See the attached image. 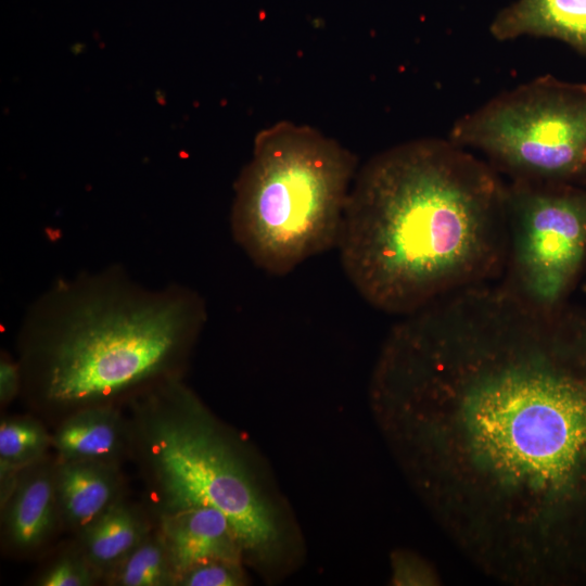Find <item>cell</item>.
Here are the masks:
<instances>
[{"mask_svg":"<svg viewBox=\"0 0 586 586\" xmlns=\"http://www.w3.org/2000/svg\"><path fill=\"white\" fill-rule=\"evenodd\" d=\"M371 395L412 485L459 550L518 586L586 584V305L501 283L403 316Z\"/></svg>","mask_w":586,"mask_h":586,"instance_id":"6da1fadb","label":"cell"},{"mask_svg":"<svg viewBox=\"0 0 586 586\" xmlns=\"http://www.w3.org/2000/svg\"><path fill=\"white\" fill-rule=\"evenodd\" d=\"M336 249L367 303L409 315L501 278L507 186L450 140L396 145L357 170Z\"/></svg>","mask_w":586,"mask_h":586,"instance_id":"7a4b0ae2","label":"cell"},{"mask_svg":"<svg viewBox=\"0 0 586 586\" xmlns=\"http://www.w3.org/2000/svg\"><path fill=\"white\" fill-rule=\"evenodd\" d=\"M205 321L204 301L188 288L152 291L117 270L60 282L23 327L21 393L59 420L117 405L179 378Z\"/></svg>","mask_w":586,"mask_h":586,"instance_id":"3957f363","label":"cell"},{"mask_svg":"<svg viewBox=\"0 0 586 586\" xmlns=\"http://www.w3.org/2000/svg\"><path fill=\"white\" fill-rule=\"evenodd\" d=\"M129 402L130 451L158 515L213 507L228 519L244 557H272L281 528L271 502L238 447L180 378Z\"/></svg>","mask_w":586,"mask_h":586,"instance_id":"277c9868","label":"cell"},{"mask_svg":"<svg viewBox=\"0 0 586 586\" xmlns=\"http://www.w3.org/2000/svg\"><path fill=\"white\" fill-rule=\"evenodd\" d=\"M357 170L351 152L313 128L281 123L265 129L237 180L235 242L275 276L336 249Z\"/></svg>","mask_w":586,"mask_h":586,"instance_id":"5b68a950","label":"cell"},{"mask_svg":"<svg viewBox=\"0 0 586 586\" xmlns=\"http://www.w3.org/2000/svg\"><path fill=\"white\" fill-rule=\"evenodd\" d=\"M449 140L482 151L512 180L586 178V85L543 76L461 117Z\"/></svg>","mask_w":586,"mask_h":586,"instance_id":"8992f818","label":"cell"},{"mask_svg":"<svg viewBox=\"0 0 586 586\" xmlns=\"http://www.w3.org/2000/svg\"><path fill=\"white\" fill-rule=\"evenodd\" d=\"M507 217V259L498 282L539 308L570 302L586 270V189L512 180Z\"/></svg>","mask_w":586,"mask_h":586,"instance_id":"52a82bcc","label":"cell"},{"mask_svg":"<svg viewBox=\"0 0 586 586\" xmlns=\"http://www.w3.org/2000/svg\"><path fill=\"white\" fill-rule=\"evenodd\" d=\"M160 532L175 579L205 562L221 560L242 563L244 558L228 519L213 507H192L161 514Z\"/></svg>","mask_w":586,"mask_h":586,"instance_id":"ba28073f","label":"cell"},{"mask_svg":"<svg viewBox=\"0 0 586 586\" xmlns=\"http://www.w3.org/2000/svg\"><path fill=\"white\" fill-rule=\"evenodd\" d=\"M55 466L56 461L42 458L23 468L1 500L4 502V538L13 550L29 552L40 547L60 521Z\"/></svg>","mask_w":586,"mask_h":586,"instance_id":"9c48e42d","label":"cell"},{"mask_svg":"<svg viewBox=\"0 0 586 586\" xmlns=\"http://www.w3.org/2000/svg\"><path fill=\"white\" fill-rule=\"evenodd\" d=\"M117 469V463L56 460L59 517L65 527L79 534L119 499Z\"/></svg>","mask_w":586,"mask_h":586,"instance_id":"30bf717a","label":"cell"},{"mask_svg":"<svg viewBox=\"0 0 586 586\" xmlns=\"http://www.w3.org/2000/svg\"><path fill=\"white\" fill-rule=\"evenodd\" d=\"M58 461L88 460L117 463L130 451L128 419L117 405L79 409L62 420L52 434Z\"/></svg>","mask_w":586,"mask_h":586,"instance_id":"8fae6325","label":"cell"},{"mask_svg":"<svg viewBox=\"0 0 586 586\" xmlns=\"http://www.w3.org/2000/svg\"><path fill=\"white\" fill-rule=\"evenodd\" d=\"M489 29L502 41L524 35L558 39L586 56V0H518Z\"/></svg>","mask_w":586,"mask_h":586,"instance_id":"7c38bea8","label":"cell"},{"mask_svg":"<svg viewBox=\"0 0 586 586\" xmlns=\"http://www.w3.org/2000/svg\"><path fill=\"white\" fill-rule=\"evenodd\" d=\"M149 533L141 513L118 499L78 534L80 553L94 573L106 574Z\"/></svg>","mask_w":586,"mask_h":586,"instance_id":"4fadbf2b","label":"cell"},{"mask_svg":"<svg viewBox=\"0 0 586 586\" xmlns=\"http://www.w3.org/2000/svg\"><path fill=\"white\" fill-rule=\"evenodd\" d=\"M52 446V435L30 417H10L0 423V475L4 483L14 482L23 468L44 458Z\"/></svg>","mask_w":586,"mask_h":586,"instance_id":"5bb4252c","label":"cell"},{"mask_svg":"<svg viewBox=\"0 0 586 586\" xmlns=\"http://www.w3.org/2000/svg\"><path fill=\"white\" fill-rule=\"evenodd\" d=\"M117 586H168L175 575L161 532L149 533L106 574Z\"/></svg>","mask_w":586,"mask_h":586,"instance_id":"9a60e30c","label":"cell"},{"mask_svg":"<svg viewBox=\"0 0 586 586\" xmlns=\"http://www.w3.org/2000/svg\"><path fill=\"white\" fill-rule=\"evenodd\" d=\"M246 584L242 563L209 561L183 572L174 585L179 586H240Z\"/></svg>","mask_w":586,"mask_h":586,"instance_id":"2e32d148","label":"cell"},{"mask_svg":"<svg viewBox=\"0 0 586 586\" xmlns=\"http://www.w3.org/2000/svg\"><path fill=\"white\" fill-rule=\"evenodd\" d=\"M93 570L80 553L66 555L51 565L38 579L40 586H89Z\"/></svg>","mask_w":586,"mask_h":586,"instance_id":"e0dca14e","label":"cell"},{"mask_svg":"<svg viewBox=\"0 0 586 586\" xmlns=\"http://www.w3.org/2000/svg\"><path fill=\"white\" fill-rule=\"evenodd\" d=\"M22 390V371L18 361H13L7 355L0 360V402L11 403Z\"/></svg>","mask_w":586,"mask_h":586,"instance_id":"ac0fdd59","label":"cell"},{"mask_svg":"<svg viewBox=\"0 0 586 586\" xmlns=\"http://www.w3.org/2000/svg\"><path fill=\"white\" fill-rule=\"evenodd\" d=\"M579 288L582 289L583 293L586 295V270H585Z\"/></svg>","mask_w":586,"mask_h":586,"instance_id":"d6986e66","label":"cell"}]
</instances>
